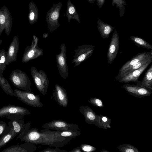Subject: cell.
Returning <instances> with one entry per match:
<instances>
[{
	"label": "cell",
	"mask_w": 152,
	"mask_h": 152,
	"mask_svg": "<svg viewBox=\"0 0 152 152\" xmlns=\"http://www.w3.org/2000/svg\"><path fill=\"white\" fill-rule=\"evenodd\" d=\"M90 3L94 4L95 1V0H87Z\"/></svg>",
	"instance_id": "cell-39"
},
{
	"label": "cell",
	"mask_w": 152,
	"mask_h": 152,
	"mask_svg": "<svg viewBox=\"0 0 152 152\" xmlns=\"http://www.w3.org/2000/svg\"><path fill=\"white\" fill-rule=\"evenodd\" d=\"M30 71L36 88L42 95H45L47 93L49 83L47 74L42 70L38 71L34 66L31 68Z\"/></svg>",
	"instance_id": "cell-4"
},
{
	"label": "cell",
	"mask_w": 152,
	"mask_h": 152,
	"mask_svg": "<svg viewBox=\"0 0 152 152\" xmlns=\"http://www.w3.org/2000/svg\"><path fill=\"white\" fill-rule=\"evenodd\" d=\"M119 38L116 30L113 33L107 53L108 63L111 64L116 58L119 49Z\"/></svg>",
	"instance_id": "cell-11"
},
{
	"label": "cell",
	"mask_w": 152,
	"mask_h": 152,
	"mask_svg": "<svg viewBox=\"0 0 152 152\" xmlns=\"http://www.w3.org/2000/svg\"><path fill=\"white\" fill-rule=\"evenodd\" d=\"M118 148L121 152H140L134 146L129 144H125L121 145Z\"/></svg>",
	"instance_id": "cell-31"
},
{
	"label": "cell",
	"mask_w": 152,
	"mask_h": 152,
	"mask_svg": "<svg viewBox=\"0 0 152 152\" xmlns=\"http://www.w3.org/2000/svg\"><path fill=\"white\" fill-rule=\"evenodd\" d=\"M79 111L83 115L85 121L89 124H95L97 122L99 116L96 115L93 110L88 106H81L80 107Z\"/></svg>",
	"instance_id": "cell-18"
},
{
	"label": "cell",
	"mask_w": 152,
	"mask_h": 152,
	"mask_svg": "<svg viewBox=\"0 0 152 152\" xmlns=\"http://www.w3.org/2000/svg\"><path fill=\"white\" fill-rule=\"evenodd\" d=\"M16 136L13 130L10 129L9 132L1 136L0 138V148L5 146Z\"/></svg>",
	"instance_id": "cell-27"
},
{
	"label": "cell",
	"mask_w": 152,
	"mask_h": 152,
	"mask_svg": "<svg viewBox=\"0 0 152 152\" xmlns=\"http://www.w3.org/2000/svg\"><path fill=\"white\" fill-rule=\"evenodd\" d=\"M60 47V53L56 54V64L60 76L65 80L68 77L69 71L67 64L65 44H62Z\"/></svg>",
	"instance_id": "cell-8"
},
{
	"label": "cell",
	"mask_w": 152,
	"mask_h": 152,
	"mask_svg": "<svg viewBox=\"0 0 152 152\" xmlns=\"http://www.w3.org/2000/svg\"><path fill=\"white\" fill-rule=\"evenodd\" d=\"M31 124L30 122L26 123L24 130L19 134L16 139L36 145L41 144L59 148L68 144L73 139L61 136L55 130L45 129L39 132L37 128L30 129Z\"/></svg>",
	"instance_id": "cell-1"
},
{
	"label": "cell",
	"mask_w": 152,
	"mask_h": 152,
	"mask_svg": "<svg viewBox=\"0 0 152 152\" xmlns=\"http://www.w3.org/2000/svg\"><path fill=\"white\" fill-rule=\"evenodd\" d=\"M97 26L101 37L103 39L108 38L115 28L114 27L104 23L100 19H98L97 20Z\"/></svg>",
	"instance_id": "cell-20"
},
{
	"label": "cell",
	"mask_w": 152,
	"mask_h": 152,
	"mask_svg": "<svg viewBox=\"0 0 152 152\" xmlns=\"http://www.w3.org/2000/svg\"><path fill=\"white\" fill-rule=\"evenodd\" d=\"M7 57V52L4 49L0 50V75L2 77L6 67Z\"/></svg>",
	"instance_id": "cell-28"
},
{
	"label": "cell",
	"mask_w": 152,
	"mask_h": 152,
	"mask_svg": "<svg viewBox=\"0 0 152 152\" xmlns=\"http://www.w3.org/2000/svg\"><path fill=\"white\" fill-rule=\"evenodd\" d=\"M5 22V17L3 15H0V23L3 24Z\"/></svg>",
	"instance_id": "cell-38"
},
{
	"label": "cell",
	"mask_w": 152,
	"mask_h": 152,
	"mask_svg": "<svg viewBox=\"0 0 152 152\" xmlns=\"http://www.w3.org/2000/svg\"><path fill=\"white\" fill-rule=\"evenodd\" d=\"M23 116L13 115L5 117L11 120L8 123V126L10 129L13 130L16 135L23 131L26 126V124H25L23 120Z\"/></svg>",
	"instance_id": "cell-14"
},
{
	"label": "cell",
	"mask_w": 152,
	"mask_h": 152,
	"mask_svg": "<svg viewBox=\"0 0 152 152\" xmlns=\"http://www.w3.org/2000/svg\"><path fill=\"white\" fill-rule=\"evenodd\" d=\"M55 131L58 134L61 136L71 137L73 139L75 138L76 137L80 135L81 134L80 131L78 130H62Z\"/></svg>",
	"instance_id": "cell-29"
},
{
	"label": "cell",
	"mask_w": 152,
	"mask_h": 152,
	"mask_svg": "<svg viewBox=\"0 0 152 152\" xmlns=\"http://www.w3.org/2000/svg\"><path fill=\"white\" fill-rule=\"evenodd\" d=\"M0 86L4 92L7 94L13 96L14 91L7 80L4 77L0 75Z\"/></svg>",
	"instance_id": "cell-26"
},
{
	"label": "cell",
	"mask_w": 152,
	"mask_h": 152,
	"mask_svg": "<svg viewBox=\"0 0 152 152\" xmlns=\"http://www.w3.org/2000/svg\"><path fill=\"white\" fill-rule=\"evenodd\" d=\"M41 152H67V151L65 150L61 149L58 148H48L43 150V151H40Z\"/></svg>",
	"instance_id": "cell-35"
},
{
	"label": "cell",
	"mask_w": 152,
	"mask_h": 152,
	"mask_svg": "<svg viewBox=\"0 0 152 152\" xmlns=\"http://www.w3.org/2000/svg\"><path fill=\"white\" fill-rule=\"evenodd\" d=\"M122 87L130 94L138 98L150 96L152 93V89L128 83L124 85Z\"/></svg>",
	"instance_id": "cell-13"
},
{
	"label": "cell",
	"mask_w": 152,
	"mask_h": 152,
	"mask_svg": "<svg viewBox=\"0 0 152 152\" xmlns=\"http://www.w3.org/2000/svg\"><path fill=\"white\" fill-rule=\"evenodd\" d=\"M19 48V39L17 36H15L10 44L7 52V65L16 60Z\"/></svg>",
	"instance_id": "cell-16"
},
{
	"label": "cell",
	"mask_w": 152,
	"mask_h": 152,
	"mask_svg": "<svg viewBox=\"0 0 152 152\" xmlns=\"http://www.w3.org/2000/svg\"><path fill=\"white\" fill-rule=\"evenodd\" d=\"M45 129L55 130H80L78 126L72 123H68L66 121L61 120H54L50 122L45 123L42 126Z\"/></svg>",
	"instance_id": "cell-10"
},
{
	"label": "cell",
	"mask_w": 152,
	"mask_h": 152,
	"mask_svg": "<svg viewBox=\"0 0 152 152\" xmlns=\"http://www.w3.org/2000/svg\"><path fill=\"white\" fill-rule=\"evenodd\" d=\"M151 58L152 56L147 57L133 65L129 67L120 74H118L115 77L116 80H118L119 79L124 77L130 72L139 68Z\"/></svg>",
	"instance_id": "cell-21"
},
{
	"label": "cell",
	"mask_w": 152,
	"mask_h": 152,
	"mask_svg": "<svg viewBox=\"0 0 152 152\" xmlns=\"http://www.w3.org/2000/svg\"><path fill=\"white\" fill-rule=\"evenodd\" d=\"M12 83L17 88L26 91H31V83L26 73L19 69L13 71L9 76Z\"/></svg>",
	"instance_id": "cell-2"
},
{
	"label": "cell",
	"mask_w": 152,
	"mask_h": 152,
	"mask_svg": "<svg viewBox=\"0 0 152 152\" xmlns=\"http://www.w3.org/2000/svg\"><path fill=\"white\" fill-rule=\"evenodd\" d=\"M152 62V58L139 68L130 72L118 80L119 82L126 83H128L130 82L137 83L140 76Z\"/></svg>",
	"instance_id": "cell-12"
},
{
	"label": "cell",
	"mask_w": 152,
	"mask_h": 152,
	"mask_svg": "<svg viewBox=\"0 0 152 152\" xmlns=\"http://www.w3.org/2000/svg\"><path fill=\"white\" fill-rule=\"evenodd\" d=\"M29 18L30 23L32 24L37 22L39 17L38 11L35 4L31 2L30 4Z\"/></svg>",
	"instance_id": "cell-25"
},
{
	"label": "cell",
	"mask_w": 152,
	"mask_h": 152,
	"mask_svg": "<svg viewBox=\"0 0 152 152\" xmlns=\"http://www.w3.org/2000/svg\"><path fill=\"white\" fill-rule=\"evenodd\" d=\"M62 6V3L60 2L56 4H53L47 12L45 19L47 28L51 32L56 30L60 25L59 18Z\"/></svg>",
	"instance_id": "cell-5"
},
{
	"label": "cell",
	"mask_w": 152,
	"mask_h": 152,
	"mask_svg": "<svg viewBox=\"0 0 152 152\" xmlns=\"http://www.w3.org/2000/svg\"><path fill=\"white\" fill-rule=\"evenodd\" d=\"M10 131V129L6 123L3 121H0V136H3Z\"/></svg>",
	"instance_id": "cell-32"
},
{
	"label": "cell",
	"mask_w": 152,
	"mask_h": 152,
	"mask_svg": "<svg viewBox=\"0 0 152 152\" xmlns=\"http://www.w3.org/2000/svg\"><path fill=\"white\" fill-rule=\"evenodd\" d=\"M31 114L30 111L27 108L10 104L0 108V117L1 118L13 115L24 116Z\"/></svg>",
	"instance_id": "cell-9"
},
{
	"label": "cell",
	"mask_w": 152,
	"mask_h": 152,
	"mask_svg": "<svg viewBox=\"0 0 152 152\" xmlns=\"http://www.w3.org/2000/svg\"><path fill=\"white\" fill-rule=\"evenodd\" d=\"M13 96L23 103L33 107H41L43 105L39 95L34 94L31 91L16 89L14 91Z\"/></svg>",
	"instance_id": "cell-3"
},
{
	"label": "cell",
	"mask_w": 152,
	"mask_h": 152,
	"mask_svg": "<svg viewBox=\"0 0 152 152\" xmlns=\"http://www.w3.org/2000/svg\"><path fill=\"white\" fill-rule=\"evenodd\" d=\"M105 0H96V3L99 9L101 8L104 4Z\"/></svg>",
	"instance_id": "cell-36"
},
{
	"label": "cell",
	"mask_w": 152,
	"mask_h": 152,
	"mask_svg": "<svg viewBox=\"0 0 152 152\" xmlns=\"http://www.w3.org/2000/svg\"><path fill=\"white\" fill-rule=\"evenodd\" d=\"M33 37L31 45L27 46L25 49L22 59L23 63H26L43 55V49L38 47V38L34 35Z\"/></svg>",
	"instance_id": "cell-7"
},
{
	"label": "cell",
	"mask_w": 152,
	"mask_h": 152,
	"mask_svg": "<svg viewBox=\"0 0 152 152\" xmlns=\"http://www.w3.org/2000/svg\"><path fill=\"white\" fill-rule=\"evenodd\" d=\"M146 53V52L139 53L131 59L125 63L119 70L118 74H120L129 67L131 66L144 58L152 56V51Z\"/></svg>",
	"instance_id": "cell-19"
},
{
	"label": "cell",
	"mask_w": 152,
	"mask_h": 152,
	"mask_svg": "<svg viewBox=\"0 0 152 152\" xmlns=\"http://www.w3.org/2000/svg\"><path fill=\"white\" fill-rule=\"evenodd\" d=\"M67 17L68 23H69L72 19H75L80 23V21L75 6L72 3L70 0L67 2L66 12L65 14Z\"/></svg>",
	"instance_id": "cell-22"
},
{
	"label": "cell",
	"mask_w": 152,
	"mask_h": 152,
	"mask_svg": "<svg viewBox=\"0 0 152 152\" xmlns=\"http://www.w3.org/2000/svg\"><path fill=\"white\" fill-rule=\"evenodd\" d=\"M80 147L82 151L87 152L94 151L96 149L95 147L91 145L86 144H82L80 145Z\"/></svg>",
	"instance_id": "cell-34"
},
{
	"label": "cell",
	"mask_w": 152,
	"mask_h": 152,
	"mask_svg": "<svg viewBox=\"0 0 152 152\" xmlns=\"http://www.w3.org/2000/svg\"><path fill=\"white\" fill-rule=\"evenodd\" d=\"M48 36V34H44L43 35V37L46 38Z\"/></svg>",
	"instance_id": "cell-40"
},
{
	"label": "cell",
	"mask_w": 152,
	"mask_h": 152,
	"mask_svg": "<svg viewBox=\"0 0 152 152\" xmlns=\"http://www.w3.org/2000/svg\"><path fill=\"white\" fill-rule=\"evenodd\" d=\"M13 145L3 150L1 152H34L37 148L36 145L30 142Z\"/></svg>",
	"instance_id": "cell-17"
},
{
	"label": "cell",
	"mask_w": 152,
	"mask_h": 152,
	"mask_svg": "<svg viewBox=\"0 0 152 152\" xmlns=\"http://www.w3.org/2000/svg\"><path fill=\"white\" fill-rule=\"evenodd\" d=\"M88 101L89 103L95 106L101 107H103L102 102L98 98L92 97Z\"/></svg>",
	"instance_id": "cell-33"
},
{
	"label": "cell",
	"mask_w": 152,
	"mask_h": 152,
	"mask_svg": "<svg viewBox=\"0 0 152 152\" xmlns=\"http://www.w3.org/2000/svg\"><path fill=\"white\" fill-rule=\"evenodd\" d=\"M53 99L60 106L64 107L67 106L68 99L66 89L62 86L56 84L53 93Z\"/></svg>",
	"instance_id": "cell-15"
},
{
	"label": "cell",
	"mask_w": 152,
	"mask_h": 152,
	"mask_svg": "<svg viewBox=\"0 0 152 152\" xmlns=\"http://www.w3.org/2000/svg\"><path fill=\"white\" fill-rule=\"evenodd\" d=\"M82 151L80 147H78L74 148L72 150L69 151L70 152H81Z\"/></svg>",
	"instance_id": "cell-37"
},
{
	"label": "cell",
	"mask_w": 152,
	"mask_h": 152,
	"mask_svg": "<svg viewBox=\"0 0 152 152\" xmlns=\"http://www.w3.org/2000/svg\"><path fill=\"white\" fill-rule=\"evenodd\" d=\"M130 38L134 44L138 47L152 50V46L143 39L133 36H130Z\"/></svg>",
	"instance_id": "cell-24"
},
{
	"label": "cell",
	"mask_w": 152,
	"mask_h": 152,
	"mask_svg": "<svg viewBox=\"0 0 152 152\" xmlns=\"http://www.w3.org/2000/svg\"><path fill=\"white\" fill-rule=\"evenodd\" d=\"M115 4L116 7L119 9L120 16L123 17L125 12V6L126 5V0H112V5L114 6Z\"/></svg>",
	"instance_id": "cell-30"
},
{
	"label": "cell",
	"mask_w": 152,
	"mask_h": 152,
	"mask_svg": "<svg viewBox=\"0 0 152 152\" xmlns=\"http://www.w3.org/2000/svg\"><path fill=\"white\" fill-rule=\"evenodd\" d=\"M137 85L152 89V64L146 72L142 81H138Z\"/></svg>",
	"instance_id": "cell-23"
},
{
	"label": "cell",
	"mask_w": 152,
	"mask_h": 152,
	"mask_svg": "<svg viewBox=\"0 0 152 152\" xmlns=\"http://www.w3.org/2000/svg\"><path fill=\"white\" fill-rule=\"evenodd\" d=\"M95 46L85 44L79 46L74 51L72 63L74 67L78 66L81 63L91 56Z\"/></svg>",
	"instance_id": "cell-6"
}]
</instances>
